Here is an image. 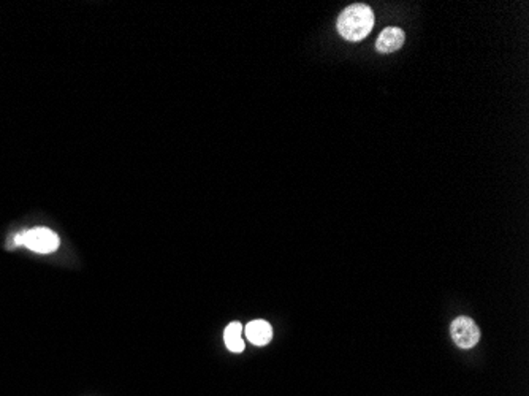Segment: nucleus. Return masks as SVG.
<instances>
[{
    "mask_svg": "<svg viewBox=\"0 0 529 396\" xmlns=\"http://www.w3.org/2000/svg\"><path fill=\"white\" fill-rule=\"evenodd\" d=\"M374 27V13L367 5L347 6L338 18V32L349 42H360Z\"/></svg>",
    "mask_w": 529,
    "mask_h": 396,
    "instance_id": "1",
    "label": "nucleus"
},
{
    "mask_svg": "<svg viewBox=\"0 0 529 396\" xmlns=\"http://www.w3.org/2000/svg\"><path fill=\"white\" fill-rule=\"evenodd\" d=\"M15 245L25 246L38 254H49L59 247V236L49 228H32L29 232L18 233L15 236Z\"/></svg>",
    "mask_w": 529,
    "mask_h": 396,
    "instance_id": "2",
    "label": "nucleus"
},
{
    "mask_svg": "<svg viewBox=\"0 0 529 396\" xmlns=\"http://www.w3.org/2000/svg\"><path fill=\"white\" fill-rule=\"evenodd\" d=\"M451 340L460 349L474 347L480 340V330L469 317H456L450 327Z\"/></svg>",
    "mask_w": 529,
    "mask_h": 396,
    "instance_id": "3",
    "label": "nucleus"
},
{
    "mask_svg": "<svg viewBox=\"0 0 529 396\" xmlns=\"http://www.w3.org/2000/svg\"><path fill=\"white\" fill-rule=\"evenodd\" d=\"M404 40H406V35H404V32L401 29H399V27H387V29L380 32V35L377 38V43H376V48H377V51H380V53H384V54L395 53V51H398L399 48L403 47Z\"/></svg>",
    "mask_w": 529,
    "mask_h": 396,
    "instance_id": "4",
    "label": "nucleus"
},
{
    "mask_svg": "<svg viewBox=\"0 0 529 396\" xmlns=\"http://www.w3.org/2000/svg\"><path fill=\"white\" fill-rule=\"evenodd\" d=\"M248 340L255 344V346H267L273 338V328L267 321H253L246 325Z\"/></svg>",
    "mask_w": 529,
    "mask_h": 396,
    "instance_id": "5",
    "label": "nucleus"
},
{
    "mask_svg": "<svg viewBox=\"0 0 529 396\" xmlns=\"http://www.w3.org/2000/svg\"><path fill=\"white\" fill-rule=\"evenodd\" d=\"M225 344L230 352H243L244 350V341H243V327L240 322H231L224 333Z\"/></svg>",
    "mask_w": 529,
    "mask_h": 396,
    "instance_id": "6",
    "label": "nucleus"
}]
</instances>
